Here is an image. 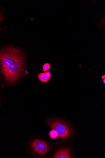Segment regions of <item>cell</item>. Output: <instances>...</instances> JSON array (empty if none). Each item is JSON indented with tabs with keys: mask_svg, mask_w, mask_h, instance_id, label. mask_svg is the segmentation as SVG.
Wrapping results in <instances>:
<instances>
[{
	"mask_svg": "<svg viewBox=\"0 0 105 158\" xmlns=\"http://www.w3.org/2000/svg\"><path fill=\"white\" fill-rule=\"evenodd\" d=\"M25 59L21 51L12 63L2 72L4 77L9 84H16L22 76L25 69Z\"/></svg>",
	"mask_w": 105,
	"mask_h": 158,
	"instance_id": "6da1fadb",
	"label": "cell"
},
{
	"mask_svg": "<svg viewBox=\"0 0 105 158\" xmlns=\"http://www.w3.org/2000/svg\"><path fill=\"white\" fill-rule=\"evenodd\" d=\"M46 123L52 130L56 131L59 138L66 139L71 135L72 128L68 123L65 121L58 119H52L48 120Z\"/></svg>",
	"mask_w": 105,
	"mask_h": 158,
	"instance_id": "7a4b0ae2",
	"label": "cell"
},
{
	"mask_svg": "<svg viewBox=\"0 0 105 158\" xmlns=\"http://www.w3.org/2000/svg\"><path fill=\"white\" fill-rule=\"evenodd\" d=\"M20 51L19 49L12 47H6L2 49L0 52V68L2 72L12 63Z\"/></svg>",
	"mask_w": 105,
	"mask_h": 158,
	"instance_id": "3957f363",
	"label": "cell"
},
{
	"mask_svg": "<svg viewBox=\"0 0 105 158\" xmlns=\"http://www.w3.org/2000/svg\"><path fill=\"white\" fill-rule=\"evenodd\" d=\"M31 147L34 152L42 156L46 155L50 149L48 143L40 139L34 140L31 143Z\"/></svg>",
	"mask_w": 105,
	"mask_h": 158,
	"instance_id": "277c9868",
	"label": "cell"
},
{
	"mask_svg": "<svg viewBox=\"0 0 105 158\" xmlns=\"http://www.w3.org/2000/svg\"><path fill=\"white\" fill-rule=\"evenodd\" d=\"M70 151L69 148H64L59 150L53 156V158H70Z\"/></svg>",
	"mask_w": 105,
	"mask_h": 158,
	"instance_id": "5b68a950",
	"label": "cell"
},
{
	"mask_svg": "<svg viewBox=\"0 0 105 158\" xmlns=\"http://www.w3.org/2000/svg\"><path fill=\"white\" fill-rule=\"evenodd\" d=\"M38 78L43 83L47 82L50 79V78L47 77L45 73L39 74L38 75Z\"/></svg>",
	"mask_w": 105,
	"mask_h": 158,
	"instance_id": "8992f818",
	"label": "cell"
},
{
	"mask_svg": "<svg viewBox=\"0 0 105 158\" xmlns=\"http://www.w3.org/2000/svg\"><path fill=\"white\" fill-rule=\"evenodd\" d=\"M50 138L52 139H55L58 137V134L57 132L54 130H52L49 133Z\"/></svg>",
	"mask_w": 105,
	"mask_h": 158,
	"instance_id": "52a82bcc",
	"label": "cell"
},
{
	"mask_svg": "<svg viewBox=\"0 0 105 158\" xmlns=\"http://www.w3.org/2000/svg\"><path fill=\"white\" fill-rule=\"evenodd\" d=\"M51 67L50 64L47 63L45 64L43 66V70L44 73L46 72L49 70Z\"/></svg>",
	"mask_w": 105,
	"mask_h": 158,
	"instance_id": "ba28073f",
	"label": "cell"
},
{
	"mask_svg": "<svg viewBox=\"0 0 105 158\" xmlns=\"http://www.w3.org/2000/svg\"><path fill=\"white\" fill-rule=\"evenodd\" d=\"M46 73V74L47 76L49 78H50L51 77L52 75V73L50 72V71H47L45 73Z\"/></svg>",
	"mask_w": 105,
	"mask_h": 158,
	"instance_id": "9c48e42d",
	"label": "cell"
},
{
	"mask_svg": "<svg viewBox=\"0 0 105 158\" xmlns=\"http://www.w3.org/2000/svg\"><path fill=\"white\" fill-rule=\"evenodd\" d=\"M3 19L1 15H0V22Z\"/></svg>",
	"mask_w": 105,
	"mask_h": 158,
	"instance_id": "30bf717a",
	"label": "cell"
},
{
	"mask_svg": "<svg viewBox=\"0 0 105 158\" xmlns=\"http://www.w3.org/2000/svg\"><path fill=\"white\" fill-rule=\"evenodd\" d=\"M102 79H105V75H103V76H102Z\"/></svg>",
	"mask_w": 105,
	"mask_h": 158,
	"instance_id": "8fae6325",
	"label": "cell"
},
{
	"mask_svg": "<svg viewBox=\"0 0 105 158\" xmlns=\"http://www.w3.org/2000/svg\"><path fill=\"white\" fill-rule=\"evenodd\" d=\"M2 30V29L1 28H0V31H1Z\"/></svg>",
	"mask_w": 105,
	"mask_h": 158,
	"instance_id": "7c38bea8",
	"label": "cell"
},
{
	"mask_svg": "<svg viewBox=\"0 0 105 158\" xmlns=\"http://www.w3.org/2000/svg\"><path fill=\"white\" fill-rule=\"evenodd\" d=\"M103 82H104V83H105V79H103Z\"/></svg>",
	"mask_w": 105,
	"mask_h": 158,
	"instance_id": "4fadbf2b",
	"label": "cell"
}]
</instances>
